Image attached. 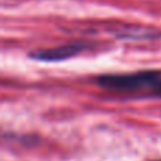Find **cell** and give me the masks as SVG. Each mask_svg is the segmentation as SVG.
Returning a JSON list of instances; mask_svg holds the SVG:
<instances>
[{
	"label": "cell",
	"mask_w": 161,
	"mask_h": 161,
	"mask_svg": "<svg viewBox=\"0 0 161 161\" xmlns=\"http://www.w3.org/2000/svg\"><path fill=\"white\" fill-rule=\"evenodd\" d=\"M96 82L100 88L110 92L161 97V72L158 71H142L119 75L109 74L99 76Z\"/></svg>",
	"instance_id": "6da1fadb"
},
{
	"label": "cell",
	"mask_w": 161,
	"mask_h": 161,
	"mask_svg": "<svg viewBox=\"0 0 161 161\" xmlns=\"http://www.w3.org/2000/svg\"><path fill=\"white\" fill-rule=\"evenodd\" d=\"M157 161H161V160H157Z\"/></svg>",
	"instance_id": "3957f363"
},
{
	"label": "cell",
	"mask_w": 161,
	"mask_h": 161,
	"mask_svg": "<svg viewBox=\"0 0 161 161\" xmlns=\"http://www.w3.org/2000/svg\"><path fill=\"white\" fill-rule=\"evenodd\" d=\"M86 45L83 42H71V44H64L55 48H48V50H40L31 54V58L37 59V61H44V62H58L65 61V59L74 58V57L79 55Z\"/></svg>",
	"instance_id": "7a4b0ae2"
}]
</instances>
